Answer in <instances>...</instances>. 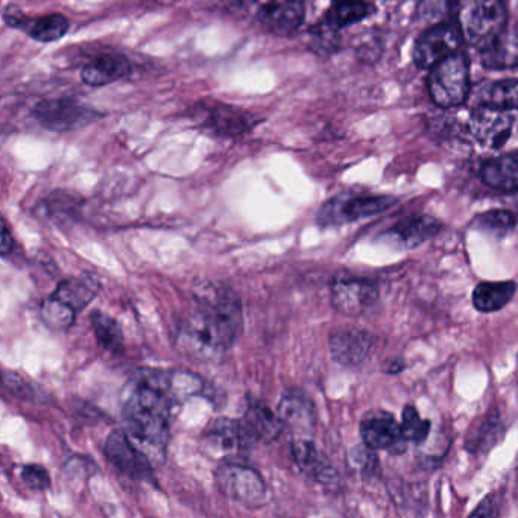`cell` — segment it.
I'll return each instance as SVG.
<instances>
[{
  "label": "cell",
  "instance_id": "40",
  "mask_svg": "<svg viewBox=\"0 0 518 518\" xmlns=\"http://www.w3.org/2000/svg\"><path fill=\"white\" fill-rule=\"evenodd\" d=\"M406 364L402 361V359H394V361L389 362L385 367V373L388 374H398L402 373L405 370Z\"/></svg>",
  "mask_w": 518,
  "mask_h": 518
},
{
  "label": "cell",
  "instance_id": "38",
  "mask_svg": "<svg viewBox=\"0 0 518 518\" xmlns=\"http://www.w3.org/2000/svg\"><path fill=\"white\" fill-rule=\"evenodd\" d=\"M468 518H500V512L493 499H485Z\"/></svg>",
  "mask_w": 518,
  "mask_h": 518
},
{
  "label": "cell",
  "instance_id": "4",
  "mask_svg": "<svg viewBox=\"0 0 518 518\" xmlns=\"http://www.w3.org/2000/svg\"><path fill=\"white\" fill-rule=\"evenodd\" d=\"M430 98L444 110L461 107L470 93V60L458 52L430 69L427 78Z\"/></svg>",
  "mask_w": 518,
  "mask_h": 518
},
{
  "label": "cell",
  "instance_id": "18",
  "mask_svg": "<svg viewBox=\"0 0 518 518\" xmlns=\"http://www.w3.org/2000/svg\"><path fill=\"white\" fill-rule=\"evenodd\" d=\"M4 20L11 28L20 29L26 35L40 43L57 42L69 31V20L63 14H48V16L29 17L23 16L22 11L10 5L5 8Z\"/></svg>",
  "mask_w": 518,
  "mask_h": 518
},
{
  "label": "cell",
  "instance_id": "19",
  "mask_svg": "<svg viewBox=\"0 0 518 518\" xmlns=\"http://www.w3.org/2000/svg\"><path fill=\"white\" fill-rule=\"evenodd\" d=\"M277 415L285 429L297 433L298 438H306L316 426L315 405L306 392L288 389L278 402Z\"/></svg>",
  "mask_w": 518,
  "mask_h": 518
},
{
  "label": "cell",
  "instance_id": "32",
  "mask_svg": "<svg viewBox=\"0 0 518 518\" xmlns=\"http://www.w3.org/2000/svg\"><path fill=\"white\" fill-rule=\"evenodd\" d=\"M40 318L48 329L66 332L75 324L76 312L55 297L46 298L40 306Z\"/></svg>",
  "mask_w": 518,
  "mask_h": 518
},
{
  "label": "cell",
  "instance_id": "1",
  "mask_svg": "<svg viewBox=\"0 0 518 518\" xmlns=\"http://www.w3.org/2000/svg\"><path fill=\"white\" fill-rule=\"evenodd\" d=\"M244 327L239 298L224 286H207L196 294V306L184 316L175 345L196 362H218L233 347Z\"/></svg>",
  "mask_w": 518,
  "mask_h": 518
},
{
  "label": "cell",
  "instance_id": "29",
  "mask_svg": "<svg viewBox=\"0 0 518 518\" xmlns=\"http://www.w3.org/2000/svg\"><path fill=\"white\" fill-rule=\"evenodd\" d=\"M517 216L505 209L488 210V212L477 215L471 222V227L476 228L481 233L488 236L502 237L508 236L517 227Z\"/></svg>",
  "mask_w": 518,
  "mask_h": 518
},
{
  "label": "cell",
  "instance_id": "27",
  "mask_svg": "<svg viewBox=\"0 0 518 518\" xmlns=\"http://www.w3.org/2000/svg\"><path fill=\"white\" fill-rule=\"evenodd\" d=\"M517 283L511 282H482L474 288L473 304L479 312H499L514 298Z\"/></svg>",
  "mask_w": 518,
  "mask_h": 518
},
{
  "label": "cell",
  "instance_id": "26",
  "mask_svg": "<svg viewBox=\"0 0 518 518\" xmlns=\"http://www.w3.org/2000/svg\"><path fill=\"white\" fill-rule=\"evenodd\" d=\"M374 13H376V5L368 4V2H341V4L332 5L318 28L338 32L339 29L368 19Z\"/></svg>",
  "mask_w": 518,
  "mask_h": 518
},
{
  "label": "cell",
  "instance_id": "9",
  "mask_svg": "<svg viewBox=\"0 0 518 518\" xmlns=\"http://www.w3.org/2000/svg\"><path fill=\"white\" fill-rule=\"evenodd\" d=\"M104 452L108 462L133 481H154L152 459L130 440L125 430H116L108 436Z\"/></svg>",
  "mask_w": 518,
  "mask_h": 518
},
{
  "label": "cell",
  "instance_id": "11",
  "mask_svg": "<svg viewBox=\"0 0 518 518\" xmlns=\"http://www.w3.org/2000/svg\"><path fill=\"white\" fill-rule=\"evenodd\" d=\"M379 298V286L370 278H338L332 285V304L342 315H364L376 306Z\"/></svg>",
  "mask_w": 518,
  "mask_h": 518
},
{
  "label": "cell",
  "instance_id": "7",
  "mask_svg": "<svg viewBox=\"0 0 518 518\" xmlns=\"http://www.w3.org/2000/svg\"><path fill=\"white\" fill-rule=\"evenodd\" d=\"M32 116L46 130L67 133L92 124L101 114L76 99L55 98L38 102L32 110Z\"/></svg>",
  "mask_w": 518,
  "mask_h": 518
},
{
  "label": "cell",
  "instance_id": "10",
  "mask_svg": "<svg viewBox=\"0 0 518 518\" xmlns=\"http://www.w3.org/2000/svg\"><path fill=\"white\" fill-rule=\"evenodd\" d=\"M193 110L198 124L218 136H241L256 124L254 116L247 111L222 102L203 101Z\"/></svg>",
  "mask_w": 518,
  "mask_h": 518
},
{
  "label": "cell",
  "instance_id": "35",
  "mask_svg": "<svg viewBox=\"0 0 518 518\" xmlns=\"http://www.w3.org/2000/svg\"><path fill=\"white\" fill-rule=\"evenodd\" d=\"M350 462L362 476L373 477L379 470V459H377L376 450L370 447L361 446L354 447L350 452Z\"/></svg>",
  "mask_w": 518,
  "mask_h": 518
},
{
  "label": "cell",
  "instance_id": "22",
  "mask_svg": "<svg viewBox=\"0 0 518 518\" xmlns=\"http://www.w3.org/2000/svg\"><path fill=\"white\" fill-rule=\"evenodd\" d=\"M131 73V63L119 54H102L81 70V79L87 86L104 87L116 83Z\"/></svg>",
  "mask_w": 518,
  "mask_h": 518
},
{
  "label": "cell",
  "instance_id": "24",
  "mask_svg": "<svg viewBox=\"0 0 518 518\" xmlns=\"http://www.w3.org/2000/svg\"><path fill=\"white\" fill-rule=\"evenodd\" d=\"M207 447L216 453H234L237 450H247L241 423L233 418H216L204 432Z\"/></svg>",
  "mask_w": 518,
  "mask_h": 518
},
{
  "label": "cell",
  "instance_id": "34",
  "mask_svg": "<svg viewBox=\"0 0 518 518\" xmlns=\"http://www.w3.org/2000/svg\"><path fill=\"white\" fill-rule=\"evenodd\" d=\"M432 423L423 420L414 406H406L403 411L402 433L405 441H412L415 444H423L429 438Z\"/></svg>",
  "mask_w": 518,
  "mask_h": 518
},
{
  "label": "cell",
  "instance_id": "23",
  "mask_svg": "<svg viewBox=\"0 0 518 518\" xmlns=\"http://www.w3.org/2000/svg\"><path fill=\"white\" fill-rule=\"evenodd\" d=\"M481 178L487 186L500 192H518V151L482 163Z\"/></svg>",
  "mask_w": 518,
  "mask_h": 518
},
{
  "label": "cell",
  "instance_id": "21",
  "mask_svg": "<svg viewBox=\"0 0 518 518\" xmlns=\"http://www.w3.org/2000/svg\"><path fill=\"white\" fill-rule=\"evenodd\" d=\"M482 66L490 70H509L518 67V29L506 28L488 45L479 49Z\"/></svg>",
  "mask_w": 518,
  "mask_h": 518
},
{
  "label": "cell",
  "instance_id": "37",
  "mask_svg": "<svg viewBox=\"0 0 518 518\" xmlns=\"http://www.w3.org/2000/svg\"><path fill=\"white\" fill-rule=\"evenodd\" d=\"M4 386L14 397L22 398V400L38 402V397H40L38 395V386L35 388L25 377L17 373H11V371H5L4 373Z\"/></svg>",
  "mask_w": 518,
  "mask_h": 518
},
{
  "label": "cell",
  "instance_id": "39",
  "mask_svg": "<svg viewBox=\"0 0 518 518\" xmlns=\"http://www.w3.org/2000/svg\"><path fill=\"white\" fill-rule=\"evenodd\" d=\"M14 248V239L11 236L10 228H8L7 222H2V245H0V251H2V256L7 257L8 254L13 251Z\"/></svg>",
  "mask_w": 518,
  "mask_h": 518
},
{
  "label": "cell",
  "instance_id": "33",
  "mask_svg": "<svg viewBox=\"0 0 518 518\" xmlns=\"http://www.w3.org/2000/svg\"><path fill=\"white\" fill-rule=\"evenodd\" d=\"M206 388V382L196 374L189 371H172L171 373V391L175 400L184 402L186 398L193 395L201 394Z\"/></svg>",
  "mask_w": 518,
  "mask_h": 518
},
{
  "label": "cell",
  "instance_id": "15",
  "mask_svg": "<svg viewBox=\"0 0 518 518\" xmlns=\"http://www.w3.org/2000/svg\"><path fill=\"white\" fill-rule=\"evenodd\" d=\"M374 347L373 333L368 330L347 327L330 335V356L342 367H357L367 359Z\"/></svg>",
  "mask_w": 518,
  "mask_h": 518
},
{
  "label": "cell",
  "instance_id": "2",
  "mask_svg": "<svg viewBox=\"0 0 518 518\" xmlns=\"http://www.w3.org/2000/svg\"><path fill=\"white\" fill-rule=\"evenodd\" d=\"M171 373L139 370L128 383L122 398V417L130 440L149 458L165 459L171 438V418L175 400Z\"/></svg>",
  "mask_w": 518,
  "mask_h": 518
},
{
  "label": "cell",
  "instance_id": "31",
  "mask_svg": "<svg viewBox=\"0 0 518 518\" xmlns=\"http://www.w3.org/2000/svg\"><path fill=\"white\" fill-rule=\"evenodd\" d=\"M505 427L497 412H491L470 440L467 441V449L471 453H485L493 449L502 440Z\"/></svg>",
  "mask_w": 518,
  "mask_h": 518
},
{
  "label": "cell",
  "instance_id": "14",
  "mask_svg": "<svg viewBox=\"0 0 518 518\" xmlns=\"http://www.w3.org/2000/svg\"><path fill=\"white\" fill-rule=\"evenodd\" d=\"M292 459L304 476L326 488H336L341 481L335 465L321 452L313 441L295 438L291 444Z\"/></svg>",
  "mask_w": 518,
  "mask_h": 518
},
{
  "label": "cell",
  "instance_id": "13",
  "mask_svg": "<svg viewBox=\"0 0 518 518\" xmlns=\"http://www.w3.org/2000/svg\"><path fill=\"white\" fill-rule=\"evenodd\" d=\"M361 436L365 446L373 450H389L394 453L405 450L402 424L397 423L394 415L380 409L362 418Z\"/></svg>",
  "mask_w": 518,
  "mask_h": 518
},
{
  "label": "cell",
  "instance_id": "8",
  "mask_svg": "<svg viewBox=\"0 0 518 518\" xmlns=\"http://www.w3.org/2000/svg\"><path fill=\"white\" fill-rule=\"evenodd\" d=\"M462 40L464 37L458 23H436L417 38L412 57L420 69H432L446 58L461 52Z\"/></svg>",
  "mask_w": 518,
  "mask_h": 518
},
{
  "label": "cell",
  "instance_id": "28",
  "mask_svg": "<svg viewBox=\"0 0 518 518\" xmlns=\"http://www.w3.org/2000/svg\"><path fill=\"white\" fill-rule=\"evenodd\" d=\"M90 321L96 339L105 350L113 354H121L124 351V332L113 316L104 312H93Z\"/></svg>",
  "mask_w": 518,
  "mask_h": 518
},
{
  "label": "cell",
  "instance_id": "16",
  "mask_svg": "<svg viewBox=\"0 0 518 518\" xmlns=\"http://www.w3.org/2000/svg\"><path fill=\"white\" fill-rule=\"evenodd\" d=\"M443 230V222L432 216L420 215L402 219L382 234L383 242L398 250H412Z\"/></svg>",
  "mask_w": 518,
  "mask_h": 518
},
{
  "label": "cell",
  "instance_id": "36",
  "mask_svg": "<svg viewBox=\"0 0 518 518\" xmlns=\"http://www.w3.org/2000/svg\"><path fill=\"white\" fill-rule=\"evenodd\" d=\"M20 479L32 491H46L51 488V476L42 465H23L20 468Z\"/></svg>",
  "mask_w": 518,
  "mask_h": 518
},
{
  "label": "cell",
  "instance_id": "17",
  "mask_svg": "<svg viewBox=\"0 0 518 518\" xmlns=\"http://www.w3.org/2000/svg\"><path fill=\"white\" fill-rule=\"evenodd\" d=\"M239 423L248 449L256 444H271L285 429L277 412L260 402H251Z\"/></svg>",
  "mask_w": 518,
  "mask_h": 518
},
{
  "label": "cell",
  "instance_id": "12",
  "mask_svg": "<svg viewBox=\"0 0 518 518\" xmlns=\"http://www.w3.org/2000/svg\"><path fill=\"white\" fill-rule=\"evenodd\" d=\"M514 130V116L509 111L497 108H474L468 119V133L479 145L487 149H500L505 146Z\"/></svg>",
  "mask_w": 518,
  "mask_h": 518
},
{
  "label": "cell",
  "instance_id": "6",
  "mask_svg": "<svg viewBox=\"0 0 518 518\" xmlns=\"http://www.w3.org/2000/svg\"><path fill=\"white\" fill-rule=\"evenodd\" d=\"M215 484L219 493L241 505L263 506L268 502V485L259 471L236 462H225L215 471Z\"/></svg>",
  "mask_w": 518,
  "mask_h": 518
},
{
  "label": "cell",
  "instance_id": "25",
  "mask_svg": "<svg viewBox=\"0 0 518 518\" xmlns=\"http://www.w3.org/2000/svg\"><path fill=\"white\" fill-rule=\"evenodd\" d=\"M99 294V283L96 278L78 277L64 280L55 289L52 297L63 301L64 304L75 310L76 313L86 309L96 295Z\"/></svg>",
  "mask_w": 518,
  "mask_h": 518
},
{
  "label": "cell",
  "instance_id": "3",
  "mask_svg": "<svg viewBox=\"0 0 518 518\" xmlns=\"http://www.w3.org/2000/svg\"><path fill=\"white\" fill-rule=\"evenodd\" d=\"M508 11L497 0H468L456 5V23L465 42L481 49L508 26Z\"/></svg>",
  "mask_w": 518,
  "mask_h": 518
},
{
  "label": "cell",
  "instance_id": "5",
  "mask_svg": "<svg viewBox=\"0 0 518 518\" xmlns=\"http://www.w3.org/2000/svg\"><path fill=\"white\" fill-rule=\"evenodd\" d=\"M391 195H336L321 206L316 221L323 227H339L382 215L397 204Z\"/></svg>",
  "mask_w": 518,
  "mask_h": 518
},
{
  "label": "cell",
  "instance_id": "20",
  "mask_svg": "<svg viewBox=\"0 0 518 518\" xmlns=\"http://www.w3.org/2000/svg\"><path fill=\"white\" fill-rule=\"evenodd\" d=\"M257 22L277 34H291L303 25L306 7L303 2H269L256 14Z\"/></svg>",
  "mask_w": 518,
  "mask_h": 518
},
{
  "label": "cell",
  "instance_id": "30",
  "mask_svg": "<svg viewBox=\"0 0 518 518\" xmlns=\"http://www.w3.org/2000/svg\"><path fill=\"white\" fill-rule=\"evenodd\" d=\"M482 105L497 110H518V79H502L482 92Z\"/></svg>",
  "mask_w": 518,
  "mask_h": 518
}]
</instances>
